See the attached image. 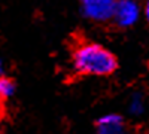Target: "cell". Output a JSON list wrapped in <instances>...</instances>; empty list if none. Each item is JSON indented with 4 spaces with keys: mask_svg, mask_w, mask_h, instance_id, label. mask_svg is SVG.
<instances>
[{
    "mask_svg": "<svg viewBox=\"0 0 149 134\" xmlns=\"http://www.w3.org/2000/svg\"><path fill=\"white\" fill-rule=\"evenodd\" d=\"M72 66L81 76H110L118 69V60L100 43L82 42L72 52Z\"/></svg>",
    "mask_w": 149,
    "mask_h": 134,
    "instance_id": "6da1fadb",
    "label": "cell"
},
{
    "mask_svg": "<svg viewBox=\"0 0 149 134\" xmlns=\"http://www.w3.org/2000/svg\"><path fill=\"white\" fill-rule=\"evenodd\" d=\"M116 0H79L81 14L93 22L112 21Z\"/></svg>",
    "mask_w": 149,
    "mask_h": 134,
    "instance_id": "7a4b0ae2",
    "label": "cell"
},
{
    "mask_svg": "<svg viewBox=\"0 0 149 134\" xmlns=\"http://www.w3.org/2000/svg\"><path fill=\"white\" fill-rule=\"evenodd\" d=\"M142 8L137 0H116L112 21L121 28H130L139 21Z\"/></svg>",
    "mask_w": 149,
    "mask_h": 134,
    "instance_id": "3957f363",
    "label": "cell"
},
{
    "mask_svg": "<svg viewBox=\"0 0 149 134\" xmlns=\"http://www.w3.org/2000/svg\"><path fill=\"white\" fill-rule=\"evenodd\" d=\"M95 134H130V131L121 115L106 113L95 121Z\"/></svg>",
    "mask_w": 149,
    "mask_h": 134,
    "instance_id": "277c9868",
    "label": "cell"
},
{
    "mask_svg": "<svg viewBox=\"0 0 149 134\" xmlns=\"http://www.w3.org/2000/svg\"><path fill=\"white\" fill-rule=\"evenodd\" d=\"M127 110L131 116L134 118H139L145 113L146 110V99L145 95L139 91H136L130 95V100H128V104H127Z\"/></svg>",
    "mask_w": 149,
    "mask_h": 134,
    "instance_id": "5b68a950",
    "label": "cell"
},
{
    "mask_svg": "<svg viewBox=\"0 0 149 134\" xmlns=\"http://www.w3.org/2000/svg\"><path fill=\"white\" fill-rule=\"evenodd\" d=\"M15 92H17L15 81L6 75L0 76V103L3 104V103L9 101L10 99H14Z\"/></svg>",
    "mask_w": 149,
    "mask_h": 134,
    "instance_id": "8992f818",
    "label": "cell"
},
{
    "mask_svg": "<svg viewBox=\"0 0 149 134\" xmlns=\"http://www.w3.org/2000/svg\"><path fill=\"white\" fill-rule=\"evenodd\" d=\"M145 17L149 21V0H146V5H145Z\"/></svg>",
    "mask_w": 149,
    "mask_h": 134,
    "instance_id": "52a82bcc",
    "label": "cell"
},
{
    "mask_svg": "<svg viewBox=\"0 0 149 134\" xmlns=\"http://www.w3.org/2000/svg\"><path fill=\"white\" fill-rule=\"evenodd\" d=\"M2 75H5V66H3V60H2V57H0V76Z\"/></svg>",
    "mask_w": 149,
    "mask_h": 134,
    "instance_id": "ba28073f",
    "label": "cell"
}]
</instances>
